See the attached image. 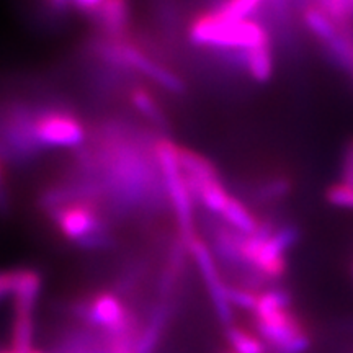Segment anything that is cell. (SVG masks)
<instances>
[{
  "label": "cell",
  "instance_id": "1",
  "mask_svg": "<svg viewBox=\"0 0 353 353\" xmlns=\"http://www.w3.org/2000/svg\"><path fill=\"white\" fill-rule=\"evenodd\" d=\"M190 41L196 46L249 51L270 46V34L255 20H228L213 10L198 15L188 30Z\"/></svg>",
  "mask_w": 353,
  "mask_h": 353
},
{
  "label": "cell",
  "instance_id": "2",
  "mask_svg": "<svg viewBox=\"0 0 353 353\" xmlns=\"http://www.w3.org/2000/svg\"><path fill=\"white\" fill-rule=\"evenodd\" d=\"M179 148L180 145L172 139L159 136L154 143V156H156L162 182H164L167 201L170 203L176 219L179 237L188 245L196 237L195 198L190 192L182 167H180Z\"/></svg>",
  "mask_w": 353,
  "mask_h": 353
},
{
  "label": "cell",
  "instance_id": "3",
  "mask_svg": "<svg viewBox=\"0 0 353 353\" xmlns=\"http://www.w3.org/2000/svg\"><path fill=\"white\" fill-rule=\"evenodd\" d=\"M299 231L296 226H281L273 229L272 224L260 223L257 231L250 236L241 237V259L242 263L250 265L260 276L278 280L286 273L288 260L286 252L296 244Z\"/></svg>",
  "mask_w": 353,
  "mask_h": 353
},
{
  "label": "cell",
  "instance_id": "4",
  "mask_svg": "<svg viewBox=\"0 0 353 353\" xmlns=\"http://www.w3.org/2000/svg\"><path fill=\"white\" fill-rule=\"evenodd\" d=\"M33 128L43 149H79L88 136L85 123L79 114L57 103H38Z\"/></svg>",
  "mask_w": 353,
  "mask_h": 353
},
{
  "label": "cell",
  "instance_id": "5",
  "mask_svg": "<svg viewBox=\"0 0 353 353\" xmlns=\"http://www.w3.org/2000/svg\"><path fill=\"white\" fill-rule=\"evenodd\" d=\"M65 239L77 244L88 234L100 231V229L112 228L110 218L105 213L103 205L99 201L81 200L69 203V205L57 208L48 214Z\"/></svg>",
  "mask_w": 353,
  "mask_h": 353
},
{
  "label": "cell",
  "instance_id": "6",
  "mask_svg": "<svg viewBox=\"0 0 353 353\" xmlns=\"http://www.w3.org/2000/svg\"><path fill=\"white\" fill-rule=\"evenodd\" d=\"M188 254L195 260L198 270L201 273L203 281H205L206 288H208L216 316H218L221 324L229 327V325H232L234 321L232 304L228 299V286L221 280L213 249H210V245L196 236L188 244Z\"/></svg>",
  "mask_w": 353,
  "mask_h": 353
},
{
  "label": "cell",
  "instance_id": "7",
  "mask_svg": "<svg viewBox=\"0 0 353 353\" xmlns=\"http://www.w3.org/2000/svg\"><path fill=\"white\" fill-rule=\"evenodd\" d=\"M88 19L108 39H128L131 30L130 0H103Z\"/></svg>",
  "mask_w": 353,
  "mask_h": 353
},
{
  "label": "cell",
  "instance_id": "8",
  "mask_svg": "<svg viewBox=\"0 0 353 353\" xmlns=\"http://www.w3.org/2000/svg\"><path fill=\"white\" fill-rule=\"evenodd\" d=\"M255 327H257V332L265 345H272L275 350L306 332L301 319L290 309L262 317V319H255Z\"/></svg>",
  "mask_w": 353,
  "mask_h": 353
},
{
  "label": "cell",
  "instance_id": "9",
  "mask_svg": "<svg viewBox=\"0 0 353 353\" xmlns=\"http://www.w3.org/2000/svg\"><path fill=\"white\" fill-rule=\"evenodd\" d=\"M41 275L33 268H15V286H13V312L19 316H33L37 307Z\"/></svg>",
  "mask_w": 353,
  "mask_h": 353
},
{
  "label": "cell",
  "instance_id": "10",
  "mask_svg": "<svg viewBox=\"0 0 353 353\" xmlns=\"http://www.w3.org/2000/svg\"><path fill=\"white\" fill-rule=\"evenodd\" d=\"M128 100H130L134 112L152 128H156V130H165L169 126V120H167L164 108L161 107L156 95L152 92H149V88L144 83H139L136 81L131 82L128 85Z\"/></svg>",
  "mask_w": 353,
  "mask_h": 353
},
{
  "label": "cell",
  "instance_id": "11",
  "mask_svg": "<svg viewBox=\"0 0 353 353\" xmlns=\"http://www.w3.org/2000/svg\"><path fill=\"white\" fill-rule=\"evenodd\" d=\"M179 162L190 190L203 182H208V180L219 176L218 170L211 164V161L203 157L201 154L192 151V149L182 148V145L179 148Z\"/></svg>",
  "mask_w": 353,
  "mask_h": 353
},
{
  "label": "cell",
  "instance_id": "12",
  "mask_svg": "<svg viewBox=\"0 0 353 353\" xmlns=\"http://www.w3.org/2000/svg\"><path fill=\"white\" fill-rule=\"evenodd\" d=\"M303 21L309 32L314 34L324 46L343 32L341 26L330 19L327 13L322 12L319 7L314 6V3H312V6H307L303 10Z\"/></svg>",
  "mask_w": 353,
  "mask_h": 353
},
{
  "label": "cell",
  "instance_id": "13",
  "mask_svg": "<svg viewBox=\"0 0 353 353\" xmlns=\"http://www.w3.org/2000/svg\"><path fill=\"white\" fill-rule=\"evenodd\" d=\"M190 192H192L193 198H195L201 206H205V210H208L210 213L219 214V216L223 213V210L226 208L229 198H231L226 187L221 183L219 176L218 179L208 180V182L196 185V187H193Z\"/></svg>",
  "mask_w": 353,
  "mask_h": 353
},
{
  "label": "cell",
  "instance_id": "14",
  "mask_svg": "<svg viewBox=\"0 0 353 353\" xmlns=\"http://www.w3.org/2000/svg\"><path fill=\"white\" fill-rule=\"evenodd\" d=\"M221 218L226 221L228 228H231L232 231L239 234H244V236L254 234L260 226L259 219L252 214V211L247 208L241 200H237L234 196L229 198L226 208L221 213Z\"/></svg>",
  "mask_w": 353,
  "mask_h": 353
},
{
  "label": "cell",
  "instance_id": "15",
  "mask_svg": "<svg viewBox=\"0 0 353 353\" xmlns=\"http://www.w3.org/2000/svg\"><path fill=\"white\" fill-rule=\"evenodd\" d=\"M244 63L247 72L255 82L265 83L273 77L275 70V61H273V52L270 46H260L254 50L244 51Z\"/></svg>",
  "mask_w": 353,
  "mask_h": 353
},
{
  "label": "cell",
  "instance_id": "16",
  "mask_svg": "<svg viewBox=\"0 0 353 353\" xmlns=\"http://www.w3.org/2000/svg\"><path fill=\"white\" fill-rule=\"evenodd\" d=\"M34 321L33 316L15 314L12 322V352L30 353L33 350Z\"/></svg>",
  "mask_w": 353,
  "mask_h": 353
},
{
  "label": "cell",
  "instance_id": "17",
  "mask_svg": "<svg viewBox=\"0 0 353 353\" xmlns=\"http://www.w3.org/2000/svg\"><path fill=\"white\" fill-rule=\"evenodd\" d=\"M290 304L291 296L286 290L276 288L265 291L263 294H260L257 304H255V319H262V317L276 314L280 311H286V309H290Z\"/></svg>",
  "mask_w": 353,
  "mask_h": 353
},
{
  "label": "cell",
  "instance_id": "18",
  "mask_svg": "<svg viewBox=\"0 0 353 353\" xmlns=\"http://www.w3.org/2000/svg\"><path fill=\"white\" fill-rule=\"evenodd\" d=\"M226 337L232 353H265L267 345L257 335L250 334L249 330L237 327V325H229L226 327Z\"/></svg>",
  "mask_w": 353,
  "mask_h": 353
},
{
  "label": "cell",
  "instance_id": "19",
  "mask_svg": "<svg viewBox=\"0 0 353 353\" xmlns=\"http://www.w3.org/2000/svg\"><path fill=\"white\" fill-rule=\"evenodd\" d=\"M314 6L327 13L342 30L350 32L353 21V3L352 0H314Z\"/></svg>",
  "mask_w": 353,
  "mask_h": 353
},
{
  "label": "cell",
  "instance_id": "20",
  "mask_svg": "<svg viewBox=\"0 0 353 353\" xmlns=\"http://www.w3.org/2000/svg\"><path fill=\"white\" fill-rule=\"evenodd\" d=\"M263 0H224L213 8L214 13L228 20H247L254 12L259 10Z\"/></svg>",
  "mask_w": 353,
  "mask_h": 353
},
{
  "label": "cell",
  "instance_id": "21",
  "mask_svg": "<svg viewBox=\"0 0 353 353\" xmlns=\"http://www.w3.org/2000/svg\"><path fill=\"white\" fill-rule=\"evenodd\" d=\"M144 276V262L143 260H136L131 262L128 267L118 275L117 281L113 285V293H117L118 296H128L136 286L139 285V281Z\"/></svg>",
  "mask_w": 353,
  "mask_h": 353
},
{
  "label": "cell",
  "instance_id": "22",
  "mask_svg": "<svg viewBox=\"0 0 353 353\" xmlns=\"http://www.w3.org/2000/svg\"><path fill=\"white\" fill-rule=\"evenodd\" d=\"M82 250H108L117 245V237L113 236L112 228L100 229V231L88 234L76 244Z\"/></svg>",
  "mask_w": 353,
  "mask_h": 353
},
{
  "label": "cell",
  "instance_id": "23",
  "mask_svg": "<svg viewBox=\"0 0 353 353\" xmlns=\"http://www.w3.org/2000/svg\"><path fill=\"white\" fill-rule=\"evenodd\" d=\"M325 200L337 208L353 210V185L339 182L330 185L325 192Z\"/></svg>",
  "mask_w": 353,
  "mask_h": 353
},
{
  "label": "cell",
  "instance_id": "24",
  "mask_svg": "<svg viewBox=\"0 0 353 353\" xmlns=\"http://www.w3.org/2000/svg\"><path fill=\"white\" fill-rule=\"evenodd\" d=\"M228 299L232 304V307L244 309V311H252L257 304L259 296L252 293L249 288H236V286H228Z\"/></svg>",
  "mask_w": 353,
  "mask_h": 353
},
{
  "label": "cell",
  "instance_id": "25",
  "mask_svg": "<svg viewBox=\"0 0 353 353\" xmlns=\"http://www.w3.org/2000/svg\"><path fill=\"white\" fill-rule=\"evenodd\" d=\"M290 192V180L285 179V176H276V179L270 180L262 188L259 190V198L262 200H276V198L285 196L286 193Z\"/></svg>",
  "mask_w": 353,
  "mask_h": 353
},
{
  "label": "cell",
  "instance_id": "26",
  "mask_svg": "<svg viewBox=\"0 0 353 353\" xmlns=\"http://www.w3.org/2000/svg\"><path fill=\"white\" fill-rule=\"evenodd\" d=\"M12 198L8 192V180H7V164L0 157V214H7L10 211Z\"/></svg>",
  "mask_w": 353,
  "mask_h": 353
},
{
  "label": "cell",
  "instance_id": "27",
  "mask_svg": "<svg viewBox=\"0 0 353 353\" xmlns=\"http://www.w3.org/2000/svg\"><path fill=\"white\" fill-rule=\"evenodd\" d=\"M311 337L307 332H303L296 339L286 343L281 348H278L276 353H306L311 348Z\"/></svg>",
  "mask_w": 353,
  "mask_h": 353
},
{
  "label": "cell",
  "instance_id": "28",
  "mask_svg": "<svg viewBox=\"0 0 353 353\" xmlns=\"http://www.w3.org/2000/svg\"><path fill=\"white\" fill-rule=\"evenodd\" d=\"M342 182L353 185V138L347 144L342 159Z\"/></svg>",
  "mask_w": 353,
  "mask_h": 353
},
{
  "label": "cell",
  "instance_id": "29",
  "mask_svg": "<svg viewBox=\"0 0 353 353\" xmlns=\"http://www.w3.org/2000/svg\"><path fill=\"white\" fill-rule=\"evenodd\" d=\"M15 286V270H0V303L12 296Z\"/></svg>",
  "mask_w": 353,
  "mask_h": 353
},
{
  "label": "cell",
  "instance_id": "30",
  "mask_svg": "<svg viewBox=\"0 0 353 353\" xmlns=\"http://www.w3.org/2000/svg\"><path fill=\"white\" fill-rule=\"evenodd\" d=\"M103 0H74L72 2V10H77L82 15L90 17L97 8L101 6Z\"/></svg>",
  "mask_w": 353,
  "mask_h": 353
},
{
  "label": "cell",
  "instance_id": "31",
  "mask_svg": "<svg viewBox=\"0 0 353 353\" xmlns=\"http://www.w3.org/2000/svg\"><path fill=\"white\" fill-rule=\"evenodd\" d=\"M44 2H46L52 10L64 12V10H69V8H72L74 0H44Z\"/></svg>",
  "mask_w": 353,
  "mask_h": 353
},
{
  "label": "cell",
  "instance_id": "32",
  "mask_svg": "<svg viewBox=\"0 0 353 353\" xmlns=\"http://www.w3.org/2000/svg\"><path fill=\"white\" fill-rule=\"evenodd\" d=\"M30 353H44V352H41V350H37V348H33V350L30 352Z\"/></svg>",
  "mask_w": 353,
  "mask_h": 353
},
{
  "label": "cell",
  "instance_id": "33",
  "mask_svg": "<svg viewBox=\"0 0 353 353\" xmlns=\"http://www.w3.org/2000/svg\"><path fill=\"white\" fill-rule=\"evenodd\" d=\"M0 353H13V352L12 350H2Z\"/></svg>",
  "mask_w": 353,
  "mask_h": 353
},
{
  "label": "cell",
  "instance_id": "34",
  "mask_svg": "<svg viewBox=\"0 0 353 353\" xmlns=\"http://www.w3.org/2000/svg\"><path fill=\"white\" fill-rule=\"evenodd\" d=\"M352 3H353V0H352Z\"/></svg>",
  "mask_w": 353,
  "mask_h": 353
}]
</instances>
